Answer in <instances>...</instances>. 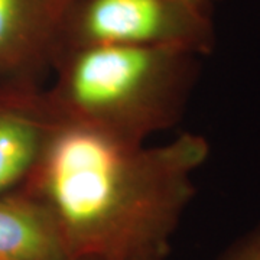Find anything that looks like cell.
<instances>
[{
	"instance_id": "cell-1",
	"label": "cell",
	"mask_w": 260,
	"mask_h": 260,
	"mask_svg": "<svg viewBox=\"0 0 260 260\" xmlns=\"http://www.w3.org/2000/svg\"><path fill=\"white\" fill-rule=\"evenodd\" d=\"M210 150L198 133L148 146L61 123L23 189L47 207L71 257L167 256Z\"/></svg>"
},
{
	"instance_id": "cell-2",
	"label": "cell",
	"mask_w": 260,
	"mask_h": 260,
	"mask_svg": "<svg viewBox=\"0 0 260 260\" xmlns=\"http://www.w3.org/2000/svg\"><path fill=\"white\" fill-rule=\"evenodd\" d=\"M200 58L172 48H71L56 59L45 94L61 123L143 143L182 119Z\"/></svg>"
},
{
	"instance_id": "cell-3",
	"label": "cell",
	"mask_w": 260,
	"mask_h": 260,
	"mask_svg": "<svg viewBox=\"0 0 260 260\" xmlns=\"http://www.w3.org/2000/svg\"><path fill=\"white\" fill-rule=\"evenodd\" d=\"M215 42L213 10L189 0H80L68 23L64 52L88 45H124L205 56L213 54Z\"/></svg>"
},
{
	"instance_id": "cell-4",
	"label": "cell",
	"mask_w": 260,
	"mask_h": 260,
	"mask_svg": "<svg viewBox=\"0 0 260 260\" xmlns=\"http://www.w3.org/2000/svg\"><path fill=\"white\" fill-rule=\"evenodd\" d=\"M80 0H0V87H39L65 49Z\"/></svg>"
},
{
	"instance_id": "cell-5",
	"label": "cell",
	"mask_w": 260,
	"mask_h": 260,
	"mask_svg": "<svg viewBox=\"0 0 260 260\" xmlns=\"http://www.w3.org/2000/svg\"><path fill=\"white\" fill-rule=\"evenodd\" d=\"M59 126L41 87H0V195L28 185Z\"/></svg>"
},
{
	"instance_id": "cell-6",
	"label": "cell",
	"mask_w": 260,
	"mask_h": 260,
	"mask_svg": "<svg viewBox=\"0 0 260 260\" xmlns=\"http://www.w3.org/2000/svg\"><path fill=\"white\" fill-rule=\"evenodd\" d=\"M48 208L25 189L0 195V260L70 259Z\"/></svg>"
},
{
	"instance_id": "cell-7",
	"label": "cell",
	"mask_w": 260,
	"mask_h": 260,
	"mask_svg": "<svg viewBox=\"0 0 260 260\" xmlns=\"http://www.w3.org/2000/svg\"><path fill=\"white\" fill-rule=\"evenodd\" d=\"M215 260H260V221L230 243Z\"/></svg>"
},
{
	"instance_id": "cell-8",
	"label": "cell",
	"mask_w": 260,
	"mask_h": 260,
	"mask_svg": "<svg viewBox=\"0 0 260 260\" xmlns=\"http://www.w3.org/2000/svg\"><path fill=\"white\" fill-rule=\"evenodd\" d=\"M167 256L162 254H142V256H130V257H123L117 260H165Z\"/></svg>"
},
{
	"instance_id": "cell-9",
	"label": "cell",
	"mask_w": 260,
	"mask_h": 260,
	"mask_svg": "<svg viewBox=\"0 0 260 260\" xmlns=\"http://www.w3.org/2000/svg\"><path fill=\"white\" fill-rule=\"evenodd\" d=\"M189 2H194V3L200 5V6H203V8H205V9L213 10L214 5H215V2H217V0H189Z\"/></svg>"
},
{
	"instance_id": "cell-10",
	"label": "cell",
	"mask_w": 260,
	"mask_h": 260,
	"mask_svg": "<svg viewBox=\"0 0 260 260\" xmlns=\"http://www.w3.org/2000/svg\"><path fill=\"white\" fill-rule=\"evenodd\" d=\"M67 260H90V259H78V257H70V259Z\"/></svg>"
}]
</instances>
